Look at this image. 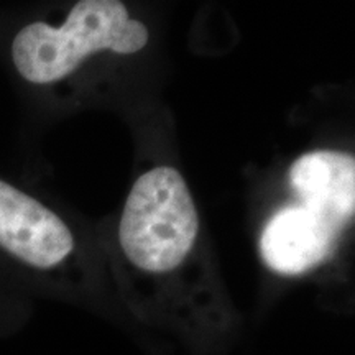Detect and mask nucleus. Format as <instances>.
<instances>
[{"instance_id":"4","label":"nucleus","mask_w":355,"mask_h":355,"mask_svg":"<svg viewBox=\"0 0 355 355\" xmlns=\"http://www.w3.org/2000/svg\"><path fill=\"white\" fill-rule=\"evenodd\" d=\"M340 227L304 206L279 211L261 234L265 263L279 275L295 277L329 259Z\"/></svg>"},{"instance_id":"3","label":"nucleus","mask_w":355,"mask_h":355,"mask_svg":"<svg viewBox=\"0 0 355 355\" xmlns=\"http://www.w3.org/2000/svg\"><path fill=\"white\" fill-rule=\"evenodd\" d=\"M0 247L37 268H51L74 248L68 225L28 194L0 181Z\"/></svg>"},{"instance_id":"5","label":"nucleus","mask_w":355,"mask_h":355,"mask_svg":"<svg viewBox=\"0 0 355 355\" xmlns=\"http://www.w3.org/2000/svg\"><path fill=\"white\" fill-rule=\"evenodd\" d=\"M290 181L303 206L337 227L347 224L355 209V159L337 152L303 155L293 163Z\"/></svg>"},{"instance_id":"1","label":"nucleus","mask_w":355,"mask_h":355,"mask_svg":"<svg viewBox=\"0 0 355 355\" xmlns=\"http://www.w3.org/2000/svg\"><path fill=\"white\" fill-rule=\"evenodd\" d=\"M146 42V26L132 20L122 2L81 0L60 28L35 21L20 30L13 40L12 58L26 81L50 84L78 69L92 53L110 50L130 55Z\"/></svg>"},{"instance_id":"2","label":"nucleus","mask_w":355,"mask_h":355,"mask_svg":"<svg viewBox=\"0 0 355 355\" xmlns=\"http://www.w3.org/2000/svg\"><path fill=\"white\" fill-rule=\"evenodd\" d=\"M199 217L183 176L158 166L135 181L119 229L122 250L146 273H168L194 245Z\"/></svg>"}]
</instances>
